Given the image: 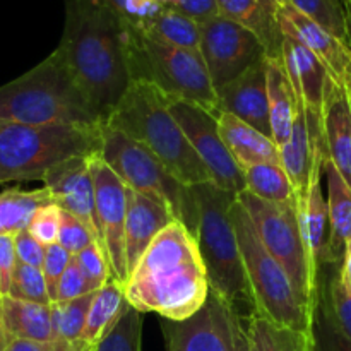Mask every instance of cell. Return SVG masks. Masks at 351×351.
<instances>
[{
  "label": "cell",
  "instance_id": "1",
  "mask_svg": "<svg viewBox=\"0 0 351 351\" xmlns=\"http://www.w3.org/2000/svg\"><path fill=\"white\" fill-rule=\"evenodd\" d=\"M132 26L91 0H65V27L57 51L103 119L132 82Z\"/></svg>",
  "mask_w": 351,
  "mask_h": 351
},
{
  "label": "cell",
  "instance_id": "2",
  "mask_svg": "<svg viewBox=\"0 0 351 351\" xmlns=\"http://www.w3.org/2000/svg\"><path fill=\"white\" fill-rule=\"evenodd\" d=\"M136 311L168 321L194 315L209 297L208 271L195 237L173 221L158 233L123 285Z\"/></svg>",
  "mask_w": 351,
  "mask_h": 351
},
{
  "label": "cell",
  "instance_id": "3",
  "mask_svg": "<svg viewBox=\"0 0 351 351\" xmlns=\"http://www.w3.org/2000/svg\"><path fill=\"white\" fill-rule=\"evenodd\" d=\"M0 122L24 125H103L105 119L57 50L0 86Z\"/></svg>",
  "mask_w": 351,
  "mask_h": 351
},
{
  "label": "cell",
  "instance_id": "4",
  "mask_svg": "<svg viewBox=\"0 0 351 351\" xmlns=\"http://www.w3.org/2000/svg\"><path fill=\"white\" fill-rule=\"evenodd\" d=\"M170 99L153 82L134 79L105 123L146 147L182 184L194 187L211 182L208 168L171 115Z\"/></svg>",
  "mask_w": 351,
  "mask_h": 351
},
{
  "label": "cell",
  "instance_id": "5",
  "mask_svg": "<svg viewBox=\"0 0 351 351\" xmlns=\"http://www.w3.org/2000/svg\"><path fill=\"white\" fill-rule=\"evenodd\" d=\"M199 206L197 240L202 263L208 271L209 288L223 302L243 317V308L254 312L252 297L243 269L239 237L233 223L232 208L237 194L223 191L213 182L194 185Z\"/></svg>",
  "mask_w": 351,
  "mask_h": 351
},
{
  "label": "cell",
  "instance_id": "6",
  "mask_svg": "<svg viewBox=\"0 0 351 351\" xmlns=\"http://www.w3.org/2000/svg\"><path fill=\"white\" fill-rule=\"evenodd\" d=\"M103 125L0 122V184L43 180L57 165L101 151Z\"/></svg>",
  "mask_w": 351,
  "mask_h": 351
},
{
  "label": "cell",
  "instance_id": "7",
  "mask_svg": "<svg viewBox=\"0 0 351 351\" xmlns=\"http://www.w3.org/2000/svg\"><path fill=\"white\" fill-rule=\"evenodd\" d=\"M239 237L247 285L252 297L254 312L285 328L311 335L312 311L291 283L285 267L267 252L257 235L249 213L239 201L232 208Z\"/></svg>",
  "mask_w": 351,
  "mask_h": 351
},
{
  "label": "cell",
  "instance_id": "8",
  "mask_svg": "<svg viewBox=\"0 0 351 351\" xmlns=\"http://www.w3.org/2000/svg\"><path fill=\"white\" fill-rule=\"evenodd\" d=\"M101 154L108 167L132 191L160 199L175 219L194 237L199 228V206L194 189L182 184L153 153L120 130L103 123Z\"/></svg>",
  "mask_w": 351,
  "mask_h": 351
},
{
  "label": "cell",
  "instance_id": "9",
  "mask_svg": "<svg viewBox=\"0 0 351 351\" xmlns=\"http://www.w3.org/2000/svg\"><path fill=\"white\" fill-rule=\"evenodd\" d=\"M130 72L132 81L153 82L170 98L194 103L218 117V93L201 51L160 43L132 27Z\"/></svg>",
  "mask_w": 351,
  "mask_h": 351
},
{
  "label": "cell",
  "instance_id": "10",
  "mask_svg": "<svg viewBox=\"0 0 351 351\" xmlns=\"http://www.w3.org/2000/svg\"><path fill=\"white\" fill-rule=\"evenodd\" d=\"M237 201L249 213L261 242L264 243L267 252L285 267L302 300L314 308L319 280L312 271L305 249L298 202L276 204L256 197L247 191L240 192Z\"/></svg>",
  "mask_w": 351,
  "mask_h": 351
},
{
  "label": "cell",
  "instance_id": "11",
  "mask_svg": "<svg viewBox=\"0 0 351 351\" xmlns=\"http://www.w3.org/2000/svg\"><path fill=\"white\" fill-rule=\"evenodd\" d=\"M199 51L216 91L267 57L256 34L223 16L201 24Z\"/></svg>",
  "mask_w": 351,
  "mask_h": 351
},
{
  "label": "cell",
  "instance_id": "12",
  "mask_svg": "<svg viewBox=\"0 0 351 351\" xmlns=\"http://www.w3.org/2000/svg\"><path fill=\"white\" fill-rule=\"evenodd\" d=\"M170 112L208 168L213 184L237 195L245 191L242 168L219 136L216 115L202 106L175 98L170 99Z\"/></svg>",
  "mask_w": 351,
  "mask_h": 351
},
{
  "label": "cell",
  "instance_id": "13",
  "mask_svg": "<svg viewBox=\"0 0 351 351\" xmlns=\"http://www.w3.org/2000/svg\"><path fill=\"white\" fill-rule=\"evenodd\" d=\"M91 175L95 180L99 245L108 257L112 278L125 285L129 280L125 261L127 185L120 180L119 175L108 167L99 153L91 156Z\"/></svg>",
  "mask_w": 351,
  "mask_h": 351
},
{
  "label": "cell",
  "instance_id": "14",
  "mask_svg": "<svg viewBox=\"0 0 351 351\" xmlns=\"http://www.w3.org/2000/svg\"><path fill=\"white\" fill-rule=\"evenodd\" d=\"M237 314L226 302L209 291L206 304L184 321L163 319L167 351H235Z\"/></svg>",
  "mask_w": 351,
  "mask_h": 351
},
{
  "label": "cell",
  "instance_id": "15",
  "mask_svg": "<svg viewBox=\"0 0 351 351\" xmlns=\"http://www.w3.org/2000/svg\"><path fill=\"white\" fill-rule=\"evenodd\" d=\"M55 204L84 221L99 243L96 221L95 180L91 175V156H77L51 168L43 180ZM103 249V247H101Z\"/></svg>",
  "mask_w": 351,
  "mask_h": 351
},
{
  "label": "cell",
  "instance_id": "16",
  "mask_svg": "<svg viewBox=\"0 0 351 351\" xmlns=\"http://www.w3.org/2000/svg\"><path fill=\"white\" fill-rule=\"evenodd\" d=\"M276 21L283 36L291 38L317 55L338 84H346L351 69V48L328 29L304 16L290 3L278 5Z\"/></svg>",
  "mask_w": 351,
  "mask_h": 351
},
{
  "label": "cell",
  "instance_id": "17",
  "mask_svg": "<svg viewBox=\"0 0 351 351\" xmlns=\"http://www.w3.org/2000/svg\"><path fill=\"white\" fill-rule=\"evenodd\" d=\"M266 58L218 89V113L226 112L273 137L269 123Z\"/></svg>",
  "mask_w": 351,
  "mask_h": 351
},
{
  "label": "cell",
  "instance_id": "18",
  "mask_svg": "<svg viewBox=\"0 0 351 351\" xmlns=\"http://www.w3.org/2000/svg\"><path fill=\"white\" fill-rule=\"evenodd\" d=\"M281 60L290 75L297 98L304 103L308 112L322 120L329 93L336 84L328 67L317 55L288 36L283 38L281 45Z\"/></svg>",
  "mask_w": 351,
  "mask_h": 351
},
{
  "label": "cell",
  "instance_id": "19",
  "mask_svg": "<svg viewBox=\"0 0 351 351\" xmlns=\"http://www.w3.org/2000/svg\"><path fill=\"white\" fill-rule=\"evenodd\" d=\"M173 221L177 219L165 202L127 187L125 261L129 274L158 233L163 232Z\"/></svg>",
  "mask_w": 351,
  "mask_h": 351
},
{
  "label": "cell",
  "instance_id": "20",
  "mask_svg": "<svg viewBox=\"0 0 351 351\" xmlns=\"http://www.w3.org/2000/svg\"><path fill=\"white\" fill-rule=\"evenodd\" d=\"M321 177L314 178L308 187L307 195L298 201L302 233H304L305 249L314 274L321 276L322 271L335 266L331 256V225H329L328 199L322 192Z\"/></svg>",
  "mask_w": 351,
  "mask_h": 351
},
{
  "label": "cell",
  "instance_id": "21",
  "mask_svg": "<svg viewBox=\"0 0 351 351\" xmlns=\"http://www.w3.org/2000/svg\"><path fill=\"white\" fill-rule=\"evenodd\" d=\"M328 161L335 165L351 189V96L336 82L329 93L322 117Z\"/></svg>",
  "mask_w": 351,
  "mask_h": 351
},
{
  "label": "cell",
  "instance_id": "22",
  "mask_svg": "<svg viewBox=\"0 0 351 351\" xmlns=\"http://www.w3.org/2000/svg\"><path fill=\"white\" fill-rule=\"evenodd\" d=\"M216 119L223 143L242 170L257 163H281L280 146L274 143L273 137L242 122L232 113L219 112Z\"/></svg>",
  "mask_w": 351,
  "mask_h": 351
},
{
  "label": "cell",
  "instance_id": "23",
  "mask_svg": "<svg viewBox=\"0 0 351 351\" xmlns=\"http://www.w3.org/2000/svg\"><path fill=\"white\" fill-rule=\"evenodd\" d=\"M266 77L271 134H273L274 143L281 147L288 143L291 136L295 117H297L298 98L281 57L266 58Z\"/></svg>",
  "mask_w": 351,
  "mask_h": 351
},
{
  "label": "cell",
  "instance_id": "24",
  "mask_svg": "<svg viewBox=\"0 0 351 351\" xmlns=\"http://www.w3.org/2000/svg\"><path fill=\"white\" fill-rule=\"evenodd\" d=\"M219 16L240 24L256 34L267 57H281L283 33L276 21V10L264 5L261 0H218Z\"/></svg>",
  "mask_w": 351,
  "mask_h": 351
},
{
  "label": "cell",
  "instance_id": "25",
  "mask_svg": "<svg viewBox=\"0 0 351 351\" xmlns=\"http://www.w3.org/2000/svg\"><path fill=\"white\" fill-rule=\"evenodd\" d=\"M324 175L328 178L326 199L331 225V256L332 263L341 264L351 243V189L329 161L324 165Z\"/></svg>",
  "mask_w": 351,
  "mask_h": 351
},
{
  "label": "cell",
  "instance_id": "26",
  "mask_svg": "<svg viewBox=\"0 0 351 351\" xmlns=\"http://www.w3.org/2000/svg\"><path fill=\"white\" fill-rule=\"evenodd\" d=\"M2 311L5 328L12 339H31V341H51L53 339L51 304L43 305L2 297Z\"/></svg>",
  "mask_w": 351,
  "mask_h": 351
},
{
  "label": "cell",
  "instance_id": "27",
  "mask_svg": "<svg viewBox=\"0 0 351 351\" xmlns=\"http://www.w3.org/2000/svg\"><path fill=\"white\" fill-rule=\"evenodd\" d=\"M242 319L250 351H312L311 335L285 328L259 314Z\"/></svg>",
  "mask_w": 351,
  "mask_h": 351
},
{
  "label": "cell",
  "instance_id": "28",
  "mask_svg": "<svg viewBox=\"0 0 351 351\" xmlns=\"http://www.w3.org/2000/svg\"><path fill=\"white\" fill-rule=\"evenodd\" d=\"M129 307L123 285L117 280H110L103 288L95 293V298L89 307L88 321H86L82 341L96 346L119 322L125 308Z\"/></svg>",
  "mask_w": 351,
  "mask_h": 351
},
{
  "label": "cell",
  "instance_id": "29",
  "mask_svg": "<svg viewBox=\"0 0 351 351\" xmlns=\"http://www.w3.org/2000/svg\"><path fill=\"white\" fill-rule=\"evenodd\" d=\"M139 31L144 36L170 47L201 50V24L171 9L161 7Z\"/></svg>",
  "mask_w": 351,
  "mask_h": 351
},
{
  "label": "cell",
  "instance_id": "30",
  "mask_svg": "<svg viewBox=\"0 0 351 351\" xmlns=\"http://www.w3.org/2000/svg\"><path fill=\"white\" fill-rule=\"evenodd\" d=\"M51 202L53 199L45 187L36 191L9 189L0 192V235H17L27 230L38 209Z\"/></svg>",
  "mask_w": 351,
  "mask_h": 351
},
{
  "label": "cell",
  "instance_id": "31",
  "mask_svg": "<svg viewBox=\"0 0 351 351\" xmlns=\"http://www.w3.org/2000/svg\"><path fill=\"white\" fill-rule=\"evenodd\" d=\"M245 191L276 204L298 202L297 191L281 163H257L242 170Z\"/></svg>",
  "mask_w": 351,
  "mask_h": 351
},
{
  "label": "cell",
  "instance_id": "32",
  "mask_svg": "<svg viewBox=\"0 0 351 351\" xmlns=\"http://www.w3.org/2000/svg\"><path fill=\"white\" fill-rule=\"evenodd\" d=\"M293 9L311 17L351 48V27L345 0H287Z\"/></svg>",
  "mask_w": 351,
  "mask_h": 351
},
{
  "label": "cell",
  "instance_id": "33",
  "mask_svg": "<svg viewBox=\"0 0 351 351\" xmlns=\"http://www.w3.org/2000/svg\"><path fill=\"white\" fill-rule=\"evenodd\" d=\"M96 291L75 298L71 302H53L51 304V328L53 339L77 343L82 341V335L88 321L89 307Z\"/></svg>",
  "mask_w": 351,
  "mask_h": 351
},
{
  "label": "cell",
  "instance_id": "34",
  "mask_svg": "<svg viewBox=\"0 0 351 351\" xmlns=\"http://www.w3.org/2000/svg\"><path fill=\"white\" fill-rule=\"evenodd\" d=\"M311 343L312 351H351V339L336 326L321 285L312 311Z\"/></svg>",
  "mask_w": 351,
  "mask_h": 351
},
{
  "label": "cell",
  "instance_id": "35",
  "mask_svg": "<svg viewBox=\"0 0 351 351\" xmlns=\"http://www.w3.org/2000/svg\"><path fill=\"white\" fill-rule=\"evenodd\" d=\"M319 285L324 291L329 312L336 326L351 339V291L341 276V264L326 267L319 276Z\"/></svg>",
  "mask_w": 351,
  "mask_h": 351
},
{
  "label": "cell",
  "instance_id": "36",
  "mask_svg": "<svg viewBox=\"0 0 351 351\" xmlns=\"http://www.w3.org/2000/svg\"><path fill=\"white\" fill-rule=\"evenodd\" d=\"M143 312L132 305L125 308L112 331L95 346V351H143Z\"/></svg>",
  "mask_w": 351,
  "mask_h": 351
},
{
  "label": "cell",
  "instance_id": "37",
  "mask_svg": "<svg viewBox=\"0 0 351 351\" xmlns=\"http://www.w3.org/2000/svg\"><path fill=\"white\" fill-rule=\"evenodd\" d=\"M7 297L16 298V300L34 302V304H51L43 271L40 267H33L19 263V261H17L16 267H14Z\"/></svg>",
  "mask_w": 351,
  "mask_h": 351
},
{
  "label": "cell",
  "instance_id": "38",
  "mask_svg": "<svg viewBox=\"0 0 351 351\" xmlns=\"http://www.w3.org/2000/svg\"><path fill=\"white\" fill-rule=\"evenodd\" d=\"M79 269L84 274L88 287L91 291H98L112 280V269H110L108 257L98 242L91 243L88 249L79 252L74 257Z\"/></svg>",
  "mask_w": 351,
  "mask_h": 351
},
{
  "label": "cell",
  "instance_id": "39",
  "mask_svg": "<svg viewBox=\"0 0 351 351\" xmlns=\"http://www.w3.org/2000/svg\"><path fill=\"white\" fill-rule=\"evenodd\" d=\"M91 2L117 14L120 19L136 29H141L161 9L158 0H91Z\"/></svg>",
  "mask_w": 351,
  "mask_h": 351
},
{
  "label": "cell",
  "instance_id": "40",
  "mask_svg": "<svg viewBox=\"0 0 351 351\" xmlns=\"http://www.w3.org/2000/svg\"><path fill=\"white\" fill-rule=\"evenodd\" d=\"M95 242H98V240H96L91 228H89L84 221L75 218L74 215H71V213L62 209L60 230H58L57 243H60L65 250H69V252L75 257L79 252L88 249V247Z\"/></svg>",
  "mask_w": 351,
  "mask_h": 351
},
{
  "label": "cell",
  "instance_id": "41",
  "mask_svg": "<svg viewBox=\"0 0 351 351\" xmlns=\"http://www.w3.org/2000/svg\"><path fill=\"white\" fill-rule=\"evenodd\" d=\"M72 261H74V256L69 250H65L60 243H53V245L47 247L41 271H43L45 281H47L48 295H50L51 304L57 302L58 281H60L62 274L65 273V269H67Z\"/></svg>",
  "mask_w": 351,
  "mask_h": 351
},
{
  "label": "cell",
  "instance_id": "42",
  "mask_svg": "<svg viewBox=\"0 0 351 351\" xmlns=\"http://www.w3.org/2000/svg\"><path fill=\"white\" fill-rule=\"evenodd\" d=\"M60 211L62 209L58 208L55 202H51V204H47L41 209H38L33 221L29 223L27 232H29L41 245L48 247L57 243L58 230H60Z\"/></svg>",
  "mask_w": 351,
  "mask_h": 351
},
{
  "label": "cell",
  "instance_id": "43",
  "mask_svg": "<svg viewBox=\"0 0 351 351\" xmlns=\"http://www.w3.org/2000/svg\"><path fill=\"white\" fill-rule=\"evenodd\" d=\"M158 2L165 9L184 14L199 24L219 16L218 0H158Z\"/></svg>",
  "mask_w": 351,
  "mask_h": 351
},
{
  "label": "cell",
  "instance_id": "44",
  "mask_svg": "<svg viewBox=\"0 0 351 351\" xmlns=\"http://www.w3.org/2000/svg\"><path fill=\"white\" fill-rule=\"evenodd\" d=\"M88 293H91L88 281H86L84 274L79 269L77 263L72 261L67 269H65V273L62 274L60 281H58L57 302H71Z\"/></svg>",
  "mask_w": 351,
  "mask_h": 351
},
{
  "label": "cell",
  "instance_id": "45",
  "mask_svg": "<svg viewBox=\"0 0 351 351\" xmlns=\"http://www.w3.org/2000/svg\"><path fill=\"white\" fill-rule=\"evenodd\" d=\"M14 242H16V254L17 261L27 266L40 267L43 266L45 261V252H47V247L41 245L33 235H31L27 230L19 232L17 235H14Z\"/></svg>",
  "mask_w": 351,
  "mask_h": 351
},
{
  "label": "cell",
  "instance_id": "46",
  "mask_svg": "<svg viewBox=\"0 0 351 351\" xmlns=\"http://www.w3.org/2000/svg\"><path fill=\"white\" fill-rule=\"evenodd\" d=\"M16 264H17V254H16V242H14V235H0V269H2L3 287H5L7 295H9L10 278H12Z\"/></svg>",
  "mask_w": 351,
  "mask_h": 351
},
{
  "label": "cell",
  "instance_id": "47",
  "mask_svg": "<svg viewBox=\"0 0 351 351\" xmlns=\"http://www.w3.org/2000/svg\"><path fill=\"white\" fill-rule=\"evenodd\" d=\"M235 351H250L249 341H247L245 329H243L240 315H237V322H235Z\"/></svg>",
  "mask_w": 351,
  "mask_h": 351
},
{
  "label": "cell",
  "instance_id": "48",
  "mask_svg": "<svg viewBox=\"0 0 351 351\" xmlns=\"http://www.w3.org/2000/svg\"><path fill=\"white\" fill-rule=\"evenodd\" d=\"M12 341L9 331L5 328V321H3V311H2V297H0V351H5L9 343Z\"/></svg>",
  "mask_w": 351,
  "mask_h": 351
},
{
  "label": "cell",
  "instance_id": "49",
  "mask_svg": "<svg viewBox=\"0 0 351 351\" xmlns=\"http://www.w3.org/2000/svg\"><path fill=\"white\" fill-rule=\"evenodd\" d=\"M341 276L343 281L346 283V287H348L351 291V243L348 245V249H346L345 259H343L341 263Z\"/></svg>",
  "mask_w": 351,
  "mask_h": 351
},
{
  "label": "cell",
  "instance_id": "50",
  "mask_svg": "<svg viewBox=\"0 0 351 351\" xmlns=\"http://www.w3.org/2000/svg\"><path fill=\"white\" fill-rule=\"evenodd\" d=\"M0 297H7L5 287H3V276H2V269H0Z\"/></svg>",
  "mask_w": 351,
  "mask_h": 351
},
{
  "label": "cell",
  "instance_id": "51",
  "mask_svg": "<svg viewBox=\"0 0 351 351\" xmlns=\"http://www.w3.org/2000/svg\"><path fill=\"white\" fill-rule=\"evenodd\" d=\"M261 2H263L264 5H267V7H269V9H274V10L278 9V3L274 2V0H261Z\"/></svg>",
  "mask_w": 351,
  "mask_h": 351
},
{
  "label": "cell",
  "instance_id": "52",
  "mask_svg": "<svg viewBox=\"0 0 351 351\" xmlns=\"http://www.w3.org/2000/svg\"><path fill=\"white\" fill-rule=\"evenodd\" d=\"M346 89H348V93H350V96H351V69H350V72H348V77H346Z\"/></svg>",
  "mask_w": 351,
  "mask_h": 351
},
{
  "label": "cell",
  "instance_id": "53",
  "mask_svg": "<svg viewBox=\"0 0 351 351\" xmlns=\"http://www.w3.org/2000/svg\"><path fill=\"white\" fill-rule=\"evenodd\" d=\"M346 3V10H348V17H350V27H351V0H345Z\"/></svg>",
  "mask_w": 351,
  "mask_h": 351
},
{
  "label": "cell",
  "instance_id": "54",
  "mask_svg": "<svg viewBox=\"0 0 351 351\" xmlns=\"http://www.w3.org/2000/svg\"><path fill=\"white\" fill-rule=\"evenodd\" d=\"M274 2H276V3H278V5H283V3H288V2H287V0H274Z\"/></svg>",
  "mask_w": 351,
  "mask_h": 351
}]
</instances>
